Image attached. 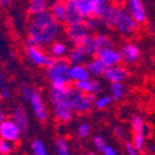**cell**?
I'll list each match as a JSON object with an SVG mask.
<instances>
[{
    "instance_id": "6da1fadb",
    "label": "cell",
    "mask_w": 155,
    "mask_h": 155,
    "mask_svg": "<svg viewBox=\"0 0 155 155\" xmlns=\"http://www.w3.org/2000/svg\"><path fill=\"white\" fill-rule=\"evenodd\" d=\"M26 46L50 45L61 34V24L57 22L50 11L30 15L27 24Z\"/></svg>"
},
{
    "instance_id": "7a4b0ae2",
    "label": "cell",
    "mask_w": 155,
    "mask_h": 155,
    "mask_svg": "<svg viewBox=\"0 0 155 155\" xmlns=\"http://www.w3.org/2000/svg\"><path fill=\"white\" fill-rule=\"evenodd\" d=\"M69 68L70 64L67 58H54L53 63L46 67V77L51 82L53 87H65L69 86L71 83L69 77Z\"/></svg>"
},
{
    "instance_id": "3957f363",
    "label": "cell",
    "mask_w": 155,
    "mask_h": 155,
    "mask_svg": "<svg viewBox=\"0 0 155 155\" xmlns=\"http://www.w3.org/2000/svg\"><path fill=\"white\" fill-rule=\"evenodd\" d=\"M95 99H96V95L83 94L80 91H78L74 86H69L68 100L73 112H79V113L88 112L94 106Z\"/></svg>"
},
{
    "instance_id": "277c9868",
    "label": "cell",
    "mask_w": 155,
    "mask_h": 155,
    "mask_svg": "<svg viewBox=\"0 0 155 155\" xmlns=\"http://www.w3.org/2000/svg\"><path fill=\"white\" fill-rule=\"evenodd\" d=\"M138 27L139 25L135 22V19L128 13L126 12V10L124 8L117 7L113 29H115L122 36L131 37L137 32Z\"/></svg>"
},
{
    "instance_id": "5b68a950",
    "label": "cell",
    "mask_w": 155,
    "mask_h": 155,
    "mask_svg": "<svg viewBox=\"0 0 155 155\" xmlns=\"http://www.w3.org/2000/svg\"><path fill=\"white\" fill-rule=\"evenodd\" d=\"M26 56L30 63L38 67H48L53 63L54 58L52 56L48 55L40 46L28 45L26 46Z\"/></svg>"
},
{
    "instance_id": "8992f818",
    "label": "cell",
    "mask_w": 155,
    "mask_h": 155,
    "mask_svg": "<svg viewBox=\"0 0 155 155\" xmlns=\"http://www.w3.org/2000/svg\"><path fill=\"white\" fill-rule=\"evenodd\" d=\"M124 9L138 25L144 24L147 22L148 13L142 0H125Z\"/></svg>"
},
{
    "instance_id": "52a82bcc",
    "label": "cell",
    "mask_w": 155,
    "mask_h": 155,
    "mask_svg": "<svg viewBox=\"0 0 155 155\" xmlns=\"http://www.w3.org/2000/svg\"><path fill=\"white\" fill-rule=\"evenodd\" d=\"M131 128L134 133L133 144L138 152H142L144 150L145 141V125L142 117L139 115L133 116L131 119Z\"/></svg>"
},
{
    "instance_id": "ba28073f",
    "label": "cell",
    "mask_w": 155,
    "mask_h": 155,
    "mask_svg": "<svg viewBox=\"0 0 155 155\" xmlns=\"http://www.w3.org/2000/svg\"><path fill=\"white\" fill-rule=\"evenodd\" d=\"M29 102H30L31 110L35 115H36L37 119L41 122L46 121L48 117V108H46L45 102L43 100L41 92H39L37 90L32 91V94L30 96Z\"/></svg>"
},
{
    "instance_id": "9c48e42d",
    "label": "cell",
    "mask_w": 155,
    "mask_h": 155,
    "mask_svg": "<svg viewBox=\"0 0 155 155\" xmlns=\"http://www.w3.org/2000/svg\"><path fill=\"white\" fill-rule=\"evenodd\" d=\"M22 136V131L12 119H5L0 124V138L10 142H16Z\"/></svg>"
},
{
    "instance_id": "30bf717a",
    "label": "cell",
    "mask_w": 155,
    "mask_h": 155,
    "mask_svg": "<svg viewBox=\"0 0 155 155\" xmlns=\"http://www.w3.org/2000/svg\"><path fill=\"white\" fill-rule=\"evenodd\" d=\"M95 55L99 58L100 61L107 66L111 67L114 65H119L122 61V56L119 50L114 48L113 46H106V48H99Z\"/></svg>"
},
{
    "instance_id": "8fae6325",
    "label": "cell",
    "mask_w": 155,
    "mask_h": 155,
    "mask_svg": "<svg viewBox=\"0 0 155 155\" xmlns=\"http://www.w3.org/2000/svg\"><path fill=\"white\" fill-rule=\"evenodd\" d=\"M90 34V30L87 29L84 22L67 25V28H66V35L74 45H78L85 37L88 36Z\"/></svg>"
},
{
    "instance_id": "7c38bea8",
    "label": "cell",
    "mask_w": 155,
    "mask_h": 155,
    "mask_svg": "<svg viewBox=\"0 0 155 155\" xmlns=\"http://www.w3.org/2000/svg\"><path fill=\"white\" fill-rule=\"evenodd\" d=\"M73 86L77 88L78 91H80L83 94H93L97 95L100 94L104 90V85L100 82L99 80H96V79H87V80L83 81H77V82H73Z\"/></svg>"
},
{
    "instance_id": "4fadbf2b",
    "label": "cell",
    "mask_w": 155,
    "mask_h": 155,
    "mask_svg": "<svg viewBox=\"0 0 155 155\" xmlns=\"http://www.w3.org/2000/svg\"><path fill=\"white\" fill-rule=\"evenodd\" d=\"M122 56V61L126 64H135L138 61L141 57V50L139 48L138 45L135 43H125L122 45V48L119 50Z\"/></svg>"
},
{
    "instance_id": "5bb4252c",
    "label": "cell",
    "mask_w": 155,
    "mask_h": 155,
    "mask_svg": "<svg viewBox=\"0 0 155 155\" xmlns=\"http://www.w3.org/2000/svg\"><path fill=\"white\" fill-rule=\"evenodd\" d=\"M102 77H104V79L110 83L123 82L128 77V71L124 66L119 64V65H114L107 68Z\"/></svg>"
},
{
    "instance_id": "9a60e30c",
    "label": "cell",
    "mask_w": 155,
    "mask_h": 155,
    "mask_svg": "<svg viewBox=\"0 0 155 155\" xmlns=\"http://www.w3.org/2000/svg\"><path fill=\"white\" fill-rule=\"evenodd\" d=\"M66 5V25L77 24V23L84 22V17L78 10L73 0H65Z\"/></svg>"
},
{
    "instance_id": "2e32d148",
    "label": "cell",
    "mask_w": 155,
    "mask_h": 155,
    "mask_svg": "<svg viewBox=\"0 0 155 155\" xmlns=\"http://www.w3.org/2000/svg\"><path fill=\"white\" fill-rule=\"evenodd\" d=\"M85 67H86L87 71L90 72L91 77L95 78L102 77L106 69L108 68L97 56L91 58V59H87V61L85 63Z\"/></svg>"
},
{
    "instance_id": "e0dca14e",
    "label": "cell",
    "mask_w": 155,
    "mask_h": 155,
    "mask_svg": "<svg viewBox=\"0 0 155 155\" xmlns=\"http://www.w3.org/2000/svg\"><path fill=\"white\" fill-rule=\"evenodd\" d=\"M11 119L15 122L19 127L22 134H25L28 129V115H27L26 110L23 107H16L12 111V117Z\"/></svg>"
},
{
    "instance_id": "ac0fdd59",
    "label": "cell",
    "mask_w": 155,
    "mask_h": 155,
    "mask_svg": "<svg viewBox=\"0 0 155 155\" xmlns=\"http://www.w3.org/2000/svg\"><path fill=\"white\" fill-rule=\"evenodd\" d=\"M88 57L90 56L83 51V48L81 46L75 45L68 53L67 61H69L70 65H82V64L86 63Z\"/></svg>"
},
{
    "instance_id": "d6986e66",
    "label": "cell",
    "mask_w": 155,
    "mask_h": 155,
    "mask_svg": "<svg viewBox=\"0 0 155 155\" xmlns=\"http://www.w3.org/2000/svg\"><path fill=\"white\" fill-rule=\"evenodd\" d=\"M69 77H70L71 82H77V81H83L90 79L91 74L87 71L84 64H82V65H70Z\"/></svg>"
},
{
    "instance_id": "ffe728a7",
    "label": "cell",
    "mask_w": 155,
    "mask_h": 155,
    "mask_svg": "<svg viewBox=\"0 0 155 155\" xmlns=\"http://www.w3.org/2000/svg\"><path fill=\"white\" fill-rule=\"evenodd\" d=\"M48 11L51 12V14L53 15V17L57 22H59L61 24L65 23V19H66L65 0H54Z\"/></svg>"
},
{
    "instance_id": "44dd1931",
    "label": "cell",
    "mask_w": 155,
    "mask_h": 155,
    "mask_svg": "<svg viewBox=\"0 0 155 155\" xmlns=\"http://www.w3.org/2000/svg\"><path fill=\"white\" fill-rule=\"evenodd\" d=\"M54 0H29L28 12L30 15L48 11Z\"/></svg>"
},
{
    "instance_id": "7402d4cb",
    "label": "cell",
    "mask_w": 155,
    "mask_h": 155,
    "mask_svg": "<svg viewBox=\"0 0 155 155\" xmlns=\"http://www.w3.org/2000/svg\"><path fill=\"white\" fill-rule=\"evenodd\" d=\"M116 9H117V5H114L111 3L110 7L100 16L104 27H106L108 29H113L114 21H115V15H116Z\"/></svg>"
},
{
    "instance_id": "603a6c76",
    "label": "cell",
    "mask_w": 155,
    "mask_h": 155,
    "mask_svg": "<svg viewBox=\"0 0 155 155\" xmlns=\"http://www.w3.org/2000/svg\"><path fill=\"white\" fill-rule=\"evenodd\" d=\"M78 45L81 46V48H83V51L90 56V57L91 56H94L95 54H96V52L98 51L96 42H95V39H94V35H92V34H90L88 36L85 37Z\"/></svg>"
},
{
    "instance_id": "cb8c5ba5",
    "label": "cell",
    "mask_w": 155,
    "mask_h": 155,
    "mask_svg": "<svg viewBox=\"0 0 155 155\" xmlns=\"http://www.w3.org/2000/svg\"><path fill=\"white\" fill-rule=\"evenodd\" d=\"M68 53V46L65 42L54 41L50 44V56L53 58H61L65 57Z\"/></svg>"
},
{
    "instance_id": "d4e9b609",
    "label": "cell",
    "mask_w": 155,
    "mask_h": 155,
    "mask_svg": "<svg viewBox=\"0 0 155 155\" xmlns=\"http://www.w3.org/2000/svg\"><path fill=\"white\" fill-rule=\"evenodd\" d=\"M73 1L84 18L94 14V0H73Z\"/></svg>"
},
{
    "instance_id": "484cf974",
    "label": "cell",
    "mask_w": 155,
    "mask_h": 155,
    "mask_svg": "<svg viewBox=\"0 0 155 155\" xmlns=\"http://www.w3.org/2000/svg\"><path fill=\"white\" fill-rule=\"evenodd\" d=\"M54 113H55L56 119L58 121L66 123V122H69L72 120L74 112L67 107H54Z\"/></svg>"
},
{
    "instance_id": "4316f807",
    "label": "cell",
    "mask_w": 155,
    "mask_h": 155,
    "mask_svg": "<svg viewBox=\"0 0 155 155\" xmlns=\"http://www.w3.org/2000/svg\"><path fill=\"white\" fill-rule=\"evenodd\" d=\"M84 24L86 25L87 29L90 30L91 34H94V32H98L101 29V27H104L101 22V18L99 16H96V15H91V16H87L84 18Z\"/></svg>"
},
{
    "instance_id": "83f0119b",
    "label": "cell",
    "mask_w": 155,
    "mask_h": 155,
    "mask_svg": "<svg viewBox=\"0 0 155 155\" xmlns=\"http://www.w3.org/2000/svg\"><path fill=\"white\" fill-rule=\"evenodd\" d=\"M110 93L111 95L110 96L112 97L113 100H121L126 94V88L124 86L123 82H114L111 83L110 85Z\"/></svg>"
},
{
    "instance_id": "f1b7e54d",
    "label": "cell",
    "mask_w": 155,
    "mask_h": 155,
    "mask_svg": "<svg viewBox=\"0 0 155 155\" xmlns=\"http://www.w3.org/2000/svg\"><path fill=\"white\" fill-rule=\"evenodd\" d=\"M111 5V0H94V14L96 16H101L104 12Z\"/></svg>"
},
{
    "instance_id": "f546056e",
    "label": "cell",
    "mask_w": 155,
    "mask_h": 155,
    "mask_svg": "<svg viewBox=\"0 0 155 155\" xmlns=\"http://www.w3.org/2000/svg\"><path fill=\"white\" fill-rule=\"evenodd\" d=\"M94 39H95V42H96V45H97V48H98V50L101 48H106V46L113 45L112 39L110 38L108 35L96 34V35H94Z\"/></svg>"
},
{
    "instance_id": "4dcf8cb0",
    "label": "cell",
    "mask_w": 155,
    "mask_h": 155,
    "mask_svg": "<svg viewBox=\"0 0 155 155\" xmlns=\"http://www.w3.org/2000/svg\"><path fill=\"white\" fill-rule=\"evenodd\" d=\"M31 151L34 155H48L44 142L40 139H34L31 142Z\"/></svg>"
},
{
    "instance_id": "1f68e13d",
    "label": "cell",
    "mask_w": 155,
    "mask_h": 155,
    "mask_svg": "<svg viewBox=\"0 0 155 155\" xmlns=\"http://www.w3.org/2000/svg\"><path fill=\"white\" fill-rule=\"evenodd\" d=\"M55 149L57 155H71L67 141L63 138H57L55 141Z\"/></svg>"
},
{
    "instance_id": "d6a6232c",
    "label": "cell",
    "mask_w": 155,
    "mask_h": 155,
    "mask_svg": "<svg viewBox=\"0 0 155 155\" xmlns=\"http://www.w3.org/2000/svg\"><path fill=\"white\" fill-rule=\"evenodd\" d=\"M112 101H113V99H112V97L110 95H104V96L98 97V98L95 99L94 106L96 107L97 109L104 110L106 108H108L112 104Z\"/></svg>"
},
{
    "instance_id": "836d02e7",
    "label": "cell",
    "mask_w": 155,
    "mask_h": 155,
    "mask_svg": "<svg viewBox=\"0 0 155 155\" xmlns=\"http://www.w3.org/2000/svg\"><path fill=\"white\" fill-rule=\"evenodd\" d=\"M13 149H14L13 142L0 138V155H9L10 153H12Z\"/></svg>"
},
{
    "instance_id": "e575fe53",
    "label": "cell",
    "mask_w": 155,
    "mask_h": 155,
    "mask_svg": "<svg viewBox=\"0 0 155 155\" xmlns=\"http://www.w3.org/2000/svg\"><path fill=\"white\" fill-rule=\"evenodd\" d=\"M32 91L34 90H32L31 87L28 86L25 82L21 83V94H22L23 99H24L25 101H29L30 96H31V94H32Z\"/></svg>"
},
{
    "instance_id": "d590c367",
    "label": "cell",
    "mask_w": 155,
    "mask_h": 155,
    "mask_svg": "<svg viewBox=\"0 0 155 155\" xmlns=\"http://www.w3.org/2000/svg\"><path fill=\"white\" fill-rule=\"evenodd\" d=\"M78 136L80 137V138H86L90 136L91 133V128H90V125L87 123H81L78 127Z\"/></svg>"
},
{
    "instance_id": "8d00e7d4",
    "label": "cell",
    "mask_w": 155,
    "mask_h": 155,
    "mask_svg": "<svg viewBox=\"0 0 155 155\" xmlns=\"http://www.w3.org/2000/svg\"><path fill=\"white\" fill-rule=\"evenodd\" d=\"M94 145L97 150L100 151V152H102V150L106 148L107 144H106V141H104V139L102 138V137L97 136V137H95L94 138Z\"/></svg>"
},
{
    "instance_id": "74e56055",
    "label": "cell",
    "mask_w": 155,
    "mask_h": 155,
    "mask_svg": "<svg viewBox=\"0 0 155 155\" xmlns=\"http://www.w3.org/2000/svg\"><path fill=\"white\" fill-rule=\"evenodd\" d=\"M125 149H126L127 155H139V152L137 151V149L134 147L133 142H130V141H127V142L125 143Z\"/></svg>"
},
{
    "instance_id": "f35d334b",
    "label": "cell",
    "mask_w": 155,
    "mask_h": 155,
    "mask_svg": "<svg viewBox=\"0 0 155 155\" xmlns=\"http://www.w3.org/2000/svg\"><path fill=\"white\" fill-rule=\"evenodd\" d=\"M102 154L104 155H119V153L116 152V150L113 148V147L106 145V148L102 150Z\"/></svg>"
},
{
    "instance_id": "ab89813d",
    "label": "cell",
    "mask_w": 155,
    "mask_h": 155,
    "mask_svg": "<svg viewBox=\"0 0 155 155\" xmlns=\"http://www.w3.org/2000/svg\"><path fill=\"white\" fill-rule=\"evenodd\" d=\"M114 134H115L120 139H124L125 138V131H124L123 127L121 126H114Z\"/></svg>"
},
{
    "instance_id": "60d3db41",
    "label": "cell",
    "mask_w": 155,
    "mask_h": 155,
    "mask_svg": "<svg viewBox=\"0 0 155 155\" xmlns=\"http://www.w3.org/2000/svg\"><path fill=\"white\" fill-rule=\"evenodd\" d=\"M1 95H2V97L5 98V99H9V98H11V91H10V88H8L7 86H5L1 90Z\"/></svg>"
},
{
    "instance_id": "b9f144b4",
    "label": "cell",
    "mask_w": 155,
    "mask_h": 155,
    "mask_svg": "<svg viewBox=\"0 0 155 155\" xmlns=\"http://www.w3.org/2000/svg\"><path fill=\"white\" fill-rule=\"evenodd\" d=\"M5 86H7V77L5 75V73L0 72V91Z\"/></svg>"
},
{
    "instance_id": "7bdbcfd3",
    "label": "cell",
    "mask_w": 155,
    "mask_h": 155,
    "mask_svg": "<svg viewBox=\"0 0 155 155\" xmlns=\"http://www.w3.org/2000/svg\"><path fill=\"white\" fill-rule=\"evenodd\" d=\"M13 0H0V5L3 8H9L12 5Z\"/></svg>"
},
{
    "instance_id": "ee69618b",
    "label": "cell",
    "mask_w": 155,
    "mask_h": 155,
    "mask_svg": "<svg viewBox=\"0 0 155 155\" xmlns=\"http://www.w3.org/2000/svg\"><path fill=\"white\" fill-rule=\"evenodd\" d=\"M5 119V112L2 111V110L0 109V124H1V122L3 121V120Z\"/></svg>"
},
{
    "instance_id": "f6af8a7d",
    "label": "cell",
    "mask_w": 155,
    "mask_h": 155,
    "mask_svg": "<svg viewBox=\"0 0 155 155\" xmlns=\"http://www.w3.org/2000/svg\"><path fill=\"white\" fill-rule=\"evenodd\" d=\"M152 29H153V32H154V35H155V21L153 22V26H152Z\"/></svg>"
},
{
    "instance_id": "bcb514c9",
    "label": "cell",
    "mask_w": 155,
    "mask_h": 155,
    "mask_svg": "<svg viewBox=\"0 0 155 155\" xmlns=\"http://www.w3.org/2000/svg\"><path fill=\"white\" fill-rule=\"evenodd\" d=\"M152 151H153V153H154V154H155V144L153 145V148H152Z\"/></svg>"
},
{
    "instance_id": "7dc6e473",
    "label": "cell",
    "mask_w": 155,
    "mask_h": 155,
    "mask_svg": "<svg viewBox=\"0 0 155 155\" xmlns=\"http://www.w3.org/2000/svg\"><path fill=\"white\" fill-rule=\"evenodd\" d=\"M3 99V97H2V95H1V93H0V102H1V100Z\"/></svg>"
},
{
    "instance_id": "c3c4849f",
    "label": "cell",
    "mask_w": 155,
    "mask_h": 155,
    "mask_svg": "<svg viewBox=\"0 0 155 155\" xmlns=\"http://www.w3.org/2000/svg\"><path fill=\"white\" fill-rule=\"evenodd\" d=\"M88 155H96V154H95V153H90Z\"/></svg>"
}]
</instances>
